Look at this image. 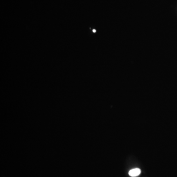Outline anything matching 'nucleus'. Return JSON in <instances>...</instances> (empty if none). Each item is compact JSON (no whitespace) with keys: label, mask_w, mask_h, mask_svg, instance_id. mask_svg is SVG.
Instances as JSON below:
<instances>
[{"label":"nucleus","mask_w":177,"mask_h":177,"mask_svg":"<svg viewBox=\"0 0 177 177\" xmlns=\"http://www.w3.org/2000/svg\"><path fill=\"white\" fill-rule=\"evenodd\" d=\"M141 170L139 168H135L130 171L128 174L131 177H136L139 175L141 173Z\"/></svg>","instance_id":"obj_1"}]
</instances>
